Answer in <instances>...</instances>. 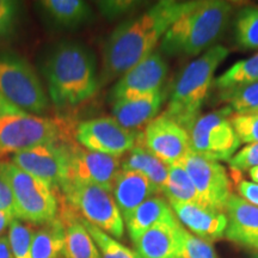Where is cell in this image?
Masks as SVG:
<instances>
[{
	"mask_svg": "<svg viewBox=\"0 0 258 258\" xmlns=\"http://www.w3.org/2000/svg\"><path fill=\"white\" fill-rule=\"evenodd\" d=\"M195 4L196 2L161 0L118 25L106 40L99 83L106 84L122 77L153 53L171 25Z\"/></svg>",
	"mask_w": 258,
	"mask_h": 258,
	"instance_id": "cell-1",
	"label": "cell"
},
{
	"mask_svg": "<svg viewBox=\"0 0 258 258\" xmlns=\"http://www.w3.org/2000/svg\"><path fill=\"white\" fill-rule=\"evenodd\" d=\"M46 76L48 90L57 106H74L98 90L96 57L78 42H62L48 57Z\"/></svg>",
	"mask_w": 258,
	"mask_h": 258,
	"instance_id": "cell-2",
	"label": "cell"
},
{
	"mask_svg": "<svg viewBox=\"0 0 258 258\" xmlns=\"http://www.w3.org/2000/svg\"><path fill=\"white\" fill-rule=\"evenodd\" d=\"M231 14L228 2H196L166 31L160 41V51L169 56L191 57L208 50L227 28Z\"/></svg>",
	"mask_w": 258,
	"mask_h": 258,
	"instance_id": "cell-3",
	"label": "cell"
},
{
	"mask_svg": "<svg viewBox=\"0 0 258 258\" xmlns=\"http://www.w3.org/2000/svg\"><path fill=\"white\" fill-rule=\"evenodd\" d=\"M228 49L217 44L190 62L177 77L164 114L189 131L200 112L214 79L215 71L228 55Z\"/></svg>",
	"mask_w": 258,
	"mask_h": 258,
	"instance_id": "cell-4",
	"label": "cell"
},
{
	"mask_svg": "<svg viewBox=\"0 0 258 258\" xmlns=\"http://www.w3.org/2000/svg\"><path fill=\"white\" fill-rule=\"evenodd\" d=\"M0 178L11 189L16 219L31 224H47L56 219L59 206L53 186L25 172L11 161H0Z\"/></svg>",
	"mask_w": 258,
	"mask_h": 258,
	"instance_id": "cell-5",
	"label": "cell"
},
{
	"mask_svg": "<svg viewBox=\"0 0 258 258\" xmlns=\"http://www.w3.org/2000/svg\"><path fill=\"white\" fill-rule=\"evenodd\" d=\"M0 96L25 114H42L49 105L36 72L16 55H0Z\"/></svg>",
	"mask_w": 258,
	"mask_h": 258,
	"instance_id": "cell-6",
	"label": "cell"
},
{
	"mask_svg": "<svg viewBox=\"0 0 258 258\" xmlns=\"http://www.w3.org/2000/svg\"><path fill=\"white\" fill-rule=\"evenodd\" d=\"M60 188L69 206L78 211L83 219L115 239L123 237V217L111 191L98 185L78 183H64Z\"/></svg>",
	"mask_w": 258,
	"mask_h": 258,
	"instance_id": "cell-7",
	"label": "cell"
},
{
	"mask_svg": "<svg viewBox=\"0 0 258 258\" xmlns=\"http://www.w3.org/2000/svg\"><path fill=\"white\" fill-rule=\"evenodd\" d=\"M63 134V125L53 118L25 112L5 115L0 117V156L59 144Z\"/></svg>",
	"mask_w": 258,
	"mask_h": 258,
	"instance_id": "cell-8",
	"label": "cell"
},
{
	"mask_svg": "<svg viewBox=\"0 0 258 258\" xmlns=\"http://www.w3.org/2000/svg\"><path fill=\"white\" fill-rule=\"evenodd\" d=\"M233 110L224 106L200 117L188 131L191 152L207 159L228 161L240 146L231 123Z\"/></svg>",
	"mask_w": 258,
	"mask_h": 258,
	"instance_id": "cell-9",
	"label": "cell"
},
{
	"mask_svg": "<svg viewBox=\"0 0 258 258\" xmlns=\"http://www.w3.org/2000/svg\"><path fill=\"white\" fill-rule=\"evenodd\" d=\"M76 139L86 150L117 158L144 144L141 132L128 131L108 116L82 122L76 129Z\"/></svg>",
	"mask_w": 258,
	"mask_h": 258,
	"instance_id": "cell-10",
	"label": "cell"
},
{
	"mask_svg": "<svg viewBox=\"0 0 258 258\" xmlns=\"http://www.w3.org/2000/svg\"><path fill=\"white\" fill-rule=\"evenodd\" d=\"M180 164L192 180L203 205L225 213L232 196V184L225 167L218 161L203 158L191 151Z\"/></svg>",
	"mask_w": 258,
	"mask_h": 258,
	"instance_id": "cell-11",
	"label": "cell"
},
{
	"mask_svg": "<svg viewBox=\"0 0 258 258\" xmlns=\"http://www.w3.org/2000/svg\"><path fill=\"white\" fill-rule=\"evenodd\" d=\"M69 152V175L64 183L102 186L112 192L120 158L93 152L74 144H66ZM63 183V184H64Z\"/></svg>",
	"mask_w": 258,
	"mask_h": 258,
	"instance_id": "cell-12",
	"label": "cell"
},
{
	"mask_svg": "<svg viewBox=\"0 0 258 258\" xmlns=\"http://www.w3.org/2000/svg\"><path fill=\"white\" fill-rule=\"evenodd\" d=\"M167 72L169 64L166 60L160 51L154 50L120 77L111 90V101L135 98L160 92Z\"/></svg>",
	"mask_w": 258,
	"mask_h": 258,
	"instance_id": "cell-13",
	"label": "cell"
},
{
	"mask_svg": "<svg viewBox=\"0 0 258 258\" xmlns=\"http://www.w3.org/2000/svg\"><path fill=\"white\" fill-rule=\"evenodd\" d=\"M143 134L144 146L169 166L180 163L191 151L188 131L164 112L146 125Z\"/></svg>",
	"mask_w": 258,
	"mask_h": 258,
	"instance_id": "cell-14",
	"label": "cell"
},
{
	"mask_svg": "<svg viewBox=\"0 0 258 258\" xmlns=\"http://www.w3.org/2000/svg\"><path fill=\"white\" fill-rule=\"evenodd\" d=\"M11 163L54 188L61 186L69 175V152L66 144L42 145L15 153Z\"/></svg>",
	"mask_w": 258,
	"mask_h": 258,
	"instance_id": "cell-15",
	"label": "cell"
},
{
	"mask_svg": "<svg viewBox=\"0 0 258 258\" xmlns=\"http://www.w3.org/2000/svg\"><path fill=\"white\" fill-rule=\"evenodd\" d=\"M177 220L185 226L190 233L212 243L225 237L227 230V215L226 213L213 209L207 206L194 203L169 202Z\"/></svg>",
	"mask_w": 258,
	"mask_h": 258,
	"instance_id": "cell-16",
	"label": "cell"
},
{
	"mask_svg": "<svg viewBox=\"0 0 258 258\" xmlns=\"http://www.w3.org/2000/svg\"><path fill=\"white\" fill-rule=\"evenodd\" d=\"M225 213L228 220L226 239L258 252V207L232 194Z\"/></svg>",
	"mask_w": 258,
	"mask_h": 258,
	"instance_id": "cell-17",
	"label": "cell"
},
{
	"mask_svg": "<svg viewBox=\"0 0 258 258\" xmlns=\"http://www.w3.org/2000/svg\"><path fill=\"white\" fill-rule=\"evenodd\" d=\"M165 95L163 92L135 98H122L114 102L112 115L122 127L132 132H139L156 118Z\"/></svg>",
	"mask_w": 258,
	"mask_h": 258,
	"instance_id": "cell-18",
	"label": "cell"
},
{
	"mask_svg": "<svg viewBox=\"0 0 258 258\" xmlns=\"http://www.w3.org/2000/svg\"><path fill=\"white\" fill-rule=\"evenodd\" d=\"M156 194L158 191L152 183L144 175L135 171L120 170L115 177L114 185H112V196L117 203L123 220L141 203Z\"/></svg>",
	"mask_w": 258,
	"mask_h": 258,
	"instance_id": "cell-19",
	"label": "cell"
},
{
	"mask_svg": "<svg viewBox=\"0 0 258 258\" xmlns=\"http://www.w3.org/2000/svg\"><path fill=\"white\" fill-rule=\"evenodd\" d=\"M180 227L178 221L151 228L134 243L137 252L141 258H180Z\"/></svg>",
	"mask_w": 258,
	"mask_h": 258,
	"instance_id": "cell-20",
	"label": "cell"
},
{
	"mask_svg": "<svg viewBox=\"0 0 258 258\" xmlns=\"http://www.w3.org/2000/svg\"><path fill=\"white\" fill-rule=\"evenodd\" d=\"M124 222L129 237L135 243L151 228L161 224H176L178 220L169 202L159 196H152L131 213Z\"/></svg>",
	"mask_w": 258,
	"mask_h": 258,
	"instance_id": "cell-21",
	"label": "cell"
},
{
	"mask_svg": "<svg viewBox=\"0 0 258 258\" xmlns=\"http://www.w3.org/2000/svg\"><path fill=\"white\" fill-rule=\"evenodd\" d=\"M59 219L64 228V258H101L95 241L71 206H62Z\"/></svg>",
	"mask_w": 258,
	"mask_h": 258,
	"instance_id": "cell-22",
	"label": "cell"
},
{
	"mask_svg": "<svg viewBox=\"0 0 258 258\" xmlns=\"http://www.w3.org/2000/svg\"><path fill=\"white\" fill-rule=\"evenodd\" d=\"M122 170L135 171L141 173L152 183V185L159 192H163L169 176V165L151 153L144 144L135 146L121 164Z\"/></svg>",
	"mask_w": 258,
	"mask_h": 258,
	"instance_id": "cell-23",
	"label": "cell"
},
{
	"mask_svg": "<svg viewBox=\"0 0 258 258\" xmlns=\"http://www.w3.org/2000/svg\"><path fill=\"white\" fill-rule=\"evenodd\" d=\"M38 5L50 22L62 28L78 27L92 15L90 6L82 0H43Z\"/></svg>",
	"mask_w": 258,
	"mask_h": 258,
	"instance_id": "cell-24",
	"label": "cell"
},
{
	"mask_svg": "<svg viewBox=\"0 0 258 258\" xmlns=\"http://www.w3.org/2000/svg\"><path fill=\"white\" fill-rule=\"evenodd\" d=\"M64 228L59 217L43 224L34 233L31 258H60L63 254Z\"/></svg>",
	"mask_w": 258,
	"mask_h": 258,
	"instance_id": "cell-25",
	"label": "cell"
},
{
	"mask_svg": "<svg viewBox=\"0 0 258 258\" xmlns=\"http://www.w3.org/2000/svg\"><path fill=\"white\" fill-rule=\"evenodd\" d=\"M163 192L165 194L169 202L173 201L205 206L188 172L180 163L169 166V176H167Z\"/></svg>",
	"mask_w": 258,
	"mask_h": 258,
	"instance_id": "cell-26",
	"label": "cell"
},
{
	"mask_svg": "<svg viewBox=\"0 0 258 258\" xmlns=\"http://www.w3.org/2000/svg\"><path fill=\"white\" fill-rule=\"evenodd\" d=\"M214 83L220 92L258 83V53L249 59L235 62Z\"/></svg>",
	"mask_w": 258,
	"mask_h": 258,
	"instance_id": "cell-27",
	"label": "cell"
},
{
	"mask_svg": "<svg viewBox=\"0 0 258 258\" xmlns=\"http://www.w3.org/2000/svg\"><path fill=\"white\" fill-rule=\"evenodd\" d=\"M235 40L243 49H258V9L245 8L234 22Z\"/></svg>",
	"mask_w": 258,
	"mask_h": 258,
	"instance_id": "cell-28",
	"label": "cell"
},
{
	"mask_svg": "<svg viewBox=\"0 0 258 258\" xmlns=\"http://www.w3.org/2000/svg\"><path fill=\"white\" fill-rule=\"evenodd\" d=\"M83 219V218H82ZM83 224L95 241L101 258H141L137 251L129 249L125 245L118 243L115 238L99 230L95 225L83 219Z\"/></svg>",
	"mask_w": 258,
	"mask_h": 258,
	"instance_id": "cell-29",
	"label": "cell"
},
{
	"mask_svg": "<svg viewBox=\"0 0 258 258\" xmlns=\"http://www.w3.org/2000/svg\"><path fill=\"white\" fill-rule=\"evenodd\" d=\"M221 99L230 103V108L238 115L258 112V83L222 91Z\"/></svg>",
	"mask_w": 258,
	"mask_h": 258,
	"instance_id": "cell-30",
	"label": "cell"
},
{
	"mask_svg": "<svg viewBox=\"0 0 258 258\" xmlns=\"http://www.w3.org/2000/svg\"><path fill=\"white\" fill-rule=\"evenodd\" d=\"M34 230L30 225L14 219L9 226V243L15 258H31V244Z\"/></svg>",
	"mask_w": 258,
	"mask_h": 258,
	"instance_id": "cell-31",
	"label": "cell"
},
{
	"mask_svg": "<svg viewBox=\"0 0 258 258\" xmlns=\"http://www.w3.org/2000/svg\"><path fill=\"white\" fill-rule=\"evenodd\" d=\"M179 238L180 258H218L212 243L190 233L183 226L179 230Z\"/></svg>",
	"mask_w": 258,
	"mask_h": 258,
	"instance_id": "cell-32",
	"label": "cell"
},
{
	"mask_svg": "<svg viewBox=\"0 0 258 258\" xmlns=\"http://www.w3.org/2000/svg\"><path fill=\"white\" fill-rule=\"evenodd\" d=\"M231 123L240 143H258V112L244 115H232Z\"/></svg>",
	"mask_w": 258,
	"mask_h": 258,
	"instance_id": "cell-33",
	"label": "cell"
},
{
	"mask_svg": "<svg viewBox=\"0 0 258 258\" xmlns=\"http://www.w3.org/2000/svg\"><path fill=\"white\" fill-rule=\"evenodd\" d=\"M230 167L234 172L249 171L258 166V143L246 145L228 160Z\"/></svg>",
	"mask_w": 258,
	"mask_h": 258,
	"instance_id": "cell-34",
	"label": "cell"
},
{
	"mask_svg": "<svg viewBox=\"0 0 258 258\" xmlns=\"http://www.w3.org/2000/svg\"><path fill=\"white\" fill-rule=\"evenodd\" d=\"M18 14V3L0 0V41L8 36L14 28Z\"/></svg>",
	"mask_w": 258,
	"mask_h": 258,
	"instance_id": "cell-35",
	"label": "cell"
},
{
	"mask_svg": "<svg viewBox=\"0 0 258 258\" xmlns=\"http://www.w3.org/2000/svg\"><path fill=\"white\" fill-rule=\"evenodd\" d=\"M140 3L138 2H98L99 10H101L102 15L108 18H116L120 16L127 14L135 9Z\"/></svg>",
	"mask_w": 258,
	"mask_h": 258,
	"instance_id": "cell-36",
	"label": "cell"
},
{
	"mask_svg": "<svg viewBox=\"0 0 258 258\" xmlns=\"http://www.w3.org/2000/svg\"><path fill=\"white\" fill-rule=\"evenodd\" d=\"M0 211L16 218V205L11 189L0 178Z\"/></svg>",
	"mask_w": 258,
	"mask_h": 258,
	"instance_id": "cell-37",
	"label": "cell"
},
{
	"mask_svg": "<svg viewBox=\"0 0 258 258\" xmlns=\"http://www.w3.org/2000/svg\"><path fill=\"white\" fill-rule=\"evenodd\" d=\"M237 190L240 194V198L249 202L250 205L258 207V184L249 180L237 182Z\"/></svg>",
	"mask_w": 258,
	"mask_h": 258,
	"instance_id": "cell-38",
	"label": "cell"
},
{
	"mask_svg": "<svg viewBox=\"0 0 258 258\" xmlns=\"http://www.w3.org/2000/svg\"><path fill=\"white\" fill-rule=\"evenodd\" d=\"M21 112L23 111H21L18 108L10 104L8 101H5V99L0 96V117L10 114H21Z\"/></svg>",
	"mask_w": 258,
	"mask_h": 258,
	"instance_id": "cell-39",
	"label": "cell"
},
{
	"mask_svg": "<svg viewBox=\"0 0 258 258\" xmlns=\"http://www.w3.org/2000/svg\"><path fill=\"white\" fill-rule=\"evenodd\" d=\"M0 258H15L8 237L0 235Z\"/></svg>",
	"mask_w": 258,
	"mask_h": 258,
	"instance_id": "cell-40",
	"label": "cell"
},
{
	"mask_svg": "<svg viewBox=\"0 0 258 258\" xmlns=\"http://www.w3.org/2000/svg\"><path fill=\"white\" fill-rule=\"evenodd\" d=\"M14 217H11V215L6 214V213L0 211V235L3 234V232H4L6 228L10 226V222L14 220Z\"/></svg>",
	"mask_w": 258,
	"mask_h": 258,
	"instance_id": "cell-41",
	"label": "cell"
},
{
	"mask_svg": "<svg viewBox=\"0 0 258 258\" xmlns=\"http://www.w3.org/2000/svg\"><path fill=\"white\" fill-rule=\"evenodd\" d=\"M249 175L251 177V179L253 180V183H257V184H258V166L250 169L249 170Z\"/></svg>",
	"mask_w": 258,
	"mask_h": 258,
	"instance_id": "cell-42",
	"label": "cell"
},
{
	"mask_svg": "<svg viewBox=\"0 0 258 258\" xmlns=\"http://www.w3.org/2000/svg\"><path fill=\"white\" fill-rule=\"evenodd\" d=\"M253 258H258V253H257V254H256V256H254Z\"/></svg>",
	"mask_w": 258,
	"mask_h": 258,
	"instance_id": "cell-43",
	"label": "cell"
}]
</instances>
